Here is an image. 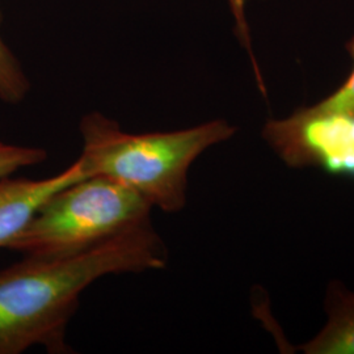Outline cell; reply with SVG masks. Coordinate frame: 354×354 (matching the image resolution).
I'll return each mask as SVG.
<instances>
[{
  "label": "cell",
  "instance_id": "8",
  "mask_svg": "<svg viewBox=\"0 0 354 354\" xmlns=\"http://www.w3.org/2000/svg\"><path fill=\"white\" fill-rule=\"evenodd\" d=\"M46 159L45 149L15 146L0 140V178L11 176L20 168L41 165Z\"/></svg>",
  "mask_w": 354,
  "mask_h": 354
},
{
  "label": "cell",
  "instance_id": "1",
  "mask_svg": "<svg viewBox=\"0 0 354 354\" xmlns=\"http://www.w3.org/2000/svg\"><path fill=\"white\" fill-rule=\"evenodd\" d=\"M167 263V247L152 222L82 252L26 256L0 270V354L35 345L48 353H73L67 327L89 285L111 274L162 270Z\"/></svg>",
  "mask_w": 354,
  "mask_h": 354
},
{
  "label": "cell",
  "instance_id": "3",
  "mask_svg": "<svg viewBox=\"0 0 354 354\" xmlns=\"http://www.w3.org/2000/svg\"><path fill=\"white\" fill-rule=\"evenodd\" d=\"M151 210L127 185L108 177H86L53 194L7 248L36 257L82 252L151 223Z\"/></svg>",
  "mask_w": 354,
  "mask_h": 354
},
{
  "label": "cell",
  "instance_id": "5",
  "mask_svg": "<svg viewBox=\"0 0 354 354\" xmlns=\"http://www.w3.org/2000/svg\"><path fill=\"white\" fill-rule=\"evenodd\" d=\"M88 177L82 160L77 158L61 174L42 180L0 178V248L26 230L41 206L53 194L70 184Z\"/></svg>",
  "mask_w": 354,
  "mask_h": 354
},
{
  "label": "cell",
  "instance_id": "6",
  "mask_svg": "<svg viewBox=\"0 0 354 354\" xmlns=\"http://www.w3.org/2000/svg\"><path fill=\"white\" fill-rule=\"evenodd\" d=\"M323 308L326 324L299 351L304 354H354V291L340 279L329 281Z\"/></svg>",
  "mask_w": 354,
  "mask_h": 354
},
{
  "label": "cell",
  "instance_id": "2",
  "mask_svg": "<svg viewBox=\"0 0 354 354\" xmlns=\"http://www.w3.org/2000/svg\"><path fill=\"white\" fill-rule=\"evenodd\" d=\"M79 131L83 140L79 159L88 177L112 178L152 207L176 214L187 206L192 165L210 147L231 140L238 127L212 120L181 130L134 134L92 112L80 120Z\"/></svg>",
  "mask_w": 354,
  "mask_h": 354
},
{
  "label": "cell",
  "instance_id": "4",
  "mask_svg": "<svg viewBox=\"0 0 354 354\" xmlns=\"http://www.w3.org/2000/svg\"><path fill=\"white\" fill-rule=\"evenodd\" d=\"M261 136L290 168L354 180V109L301 106L286 118L269 120Z\"/></svg>",
  "mask_w": 354,
  "mask_h": 354
},
{
  "label": "cell",
  "instance_id": "10",
  "mask_svg": "<svg viewBox=\"0 0 354 354\" xmlns=\"http://www.w3.org/2000/svg\"><path fill=\"white\" fill-rule=\"evenodd\" d=\"M346 50L352 58V70L349 75L342 83V86L335 89L329 96L317 102L320 108L326 109H354V36L346 44Z\"/></svg>",
  "mask_w": 354,
  "mask_h": 354
},
{
  "label": "cell",
  "instance_id": "9",
  "mask_svg": "<svg viewBox=\"0 0 354 354\" xmlns=\"http://www.w3.org/2000/svg\"><path fill=\"white\" fill-rule=\"evenodd\" d=\"M230 10L234 16L235 20V30H236V36L239 38L241 45L247 49L251 62H252L253 73L256 76L259 88L261 91V93L266 96V86H264V80L260 73V68L257 66V62L254 59V55L252 53V45H251V35H250V26L247 21V16H245V0H227Z\"/></svg>",
  "mask_w": 354,
  "mask_h": 354
},
{
  "label": "cell",
  "instance_id": "7",
  "mask_svg": "<svg viewBox=\"0 0 354 354\" xmlns=\"http://www.w3.org/2000/svg\"><path fill=\"white\" fill-rule=\"evenodd\" d=\"M30 84L12 51L0 37V99L10 104L21 102Z\"/></svg>",
  "mask_w": 354,
  "mask_h": 354
}]
</instances>
